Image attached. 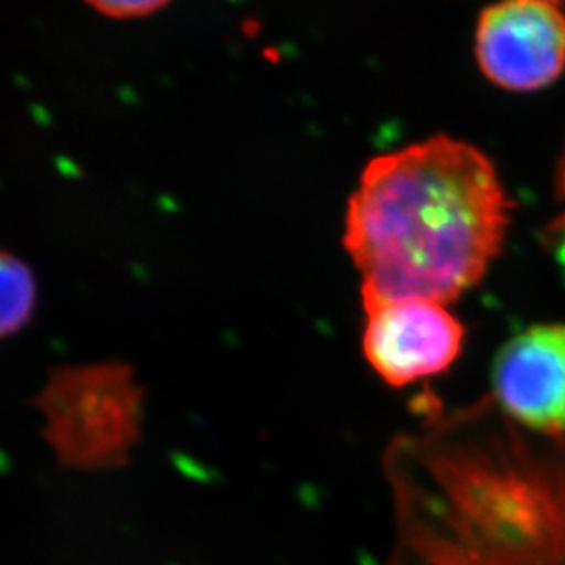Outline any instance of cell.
I'll return each mask as SVG.
<instances>
[{"mask_svg": "<svg viewBox=\"0 0 565 565\" xmlns=\"http://www.w3.org/2000/svg\"><path fill=\"white\" fill-rule=\"evenodd\" d=\"M547 2H553V4H558L561 6L562 2H565V0H547Z\"/></svg>", "mask_w": 565, "mask_h": 565, "instance_id": "30bf717a", "label": "cell"}, {"mask_svg": "<svg viewBox=\"0 0 565 565\" xmlns=\"http://www.w3.org/2000/svg\"><path fill=\"white\" fill-rule=\"evenodd\" d=\"M364 353L390 386H408L448 370L465 329L446 305L429 299H365Z\"/></svg>", "mask_w": 565, "mask_h": 565, "instance_id": "5b68a950", "label": "cell"}, {"mask_svg": "<svg viewBox=\"0 0 565 565\" xmlns=\"http://www.w3.org/2000/svg\"><path fill=\"white\" fill-rule=\"evenodd\" d=\"M558 191L565 199V152L562 157L561 168H558ZM545 245L555 254L556 259L565 267V212L561 213L558 217L545 230Z\"/></svg>", "mask_w": 565, "mask_h": 565, "instance_id": "9c48e42d", "label": "cell"}, {"mask_svg": "<svg viewBox=\"0 0 565 565\" xmlns=\"http://www.w3.org/2000/svg\"><path fill=\"white\" fill-rule=\"evenodd\" d=\"M39 281L32 265L0 248V342L21 334L38 315Z\"/></svg>", "mask_w": 565, "mask_h": 565, "instance_id": "52a82bcc", "label": "cell"}, {"mask_svg": "<svg viewBox=\"0 0 565 565\" xmlns=\"http://www.w3.org/2000/svg\"><path fill=\"white\" fill-rule=\"evenodd\" d=\"M93 10L109 19H140L162 10L171 0H85Z\"/></svg>", "mask_w": 565, "mask_h": 565, "instance_id": "ba28073f", "label": "cell"}, {"mask_svg": "<svg viewBox=\"0 0 565 565\" xmlns=\"http://www.w3.org/2000/svg\"><path fill=\"white\" fill-rule=\"evenodd\" d=\"M476 57L511 93L550 87L565 71V13L547 0H501L479 15Z\"/></svg>", "mask_w": 565, "mask_h": 565, "instance_id": "277c9868", "label": "cell"}, {"mask_svg": "<svg viewBox=\"0 0 565 565\" xmlns=\"http://www.w3.org/2000/svg\"><path fill=\"white\" fill-rule=\"evenodd\" d=\"M494 401L539 434L565 435V323L529 327L501 348L492 365Z\"/></svg>", "mask_w": 565, "mask_h": 565, "instance_id": "8992f818", "label": "cell"}, {"mask_svg": "<svg viewBox=\"0 0 565 565\" xmlns=\"http://www.w3.org/2000/svg\"><path fill=\"white\" fill-rule=\"evenodd\" d=\"M387 473V565H565V439L518 424L494 398L403 435Z\"/></svg>", "mask_w": 565, "mask_h": 565, "instance_id": "6da1fadb", "label": "cell"}, {"mask_svg": "<svg viewBox=\"0 0 565 565\" xmlns=\"http://www.w3.org/2000/svg\"><path fill=\"white\" fill-rule=\"evenodd\" d=\"M511 201L490 158L448 137L371 160L349 199L343 245L362 299L450 303L500 256Z\"/></svg>", "mask_w": 565, "mask_h": 565, "instance_id": "7a4b0ae2", "label": "cell"}, {"mask_svg": "<svg viewBox=\"0 0 565 565\" xmlns=\"http://www.w3.org/2000/svg\"><path fill=\"white\" fill-rule=\"evenodd\" d=\"M33 408L61 468L113 472L126 468L140 446L146 387L124 360L74 362L50 371Z\"/></svg>", "mask_w": 565, "mask_h": 565, "instance_id": "3957f363", "label": "cell"}]
</instances>
